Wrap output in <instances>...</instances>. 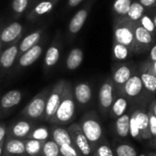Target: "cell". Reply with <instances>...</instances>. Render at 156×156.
<instances>
[{"instance_id": "cell-16", "label": "cell", "mask_w": 156, "mask_h": 156, "mask_svg": "<svg viewBox=\"0 0 156 156\" xmlns=\"http://www.w3.org/2000/svg\"><path fill=\"white\" fill-rule=\"evenodd\" d=\"M73 94L76 105L86 107L92 101L93 91L91 85L87 82H79L73 86Z\"/></svg>"}, {"instance_id": "cell-50", "label": "cell", "mask_w": 156, "mask_h": 156, "mask_svg": "<svg viewBox=\"0 0 156 156\" xmlns=\"http://www.w3.org/2000/svg\"><path fill=\"white\" fill-rule=\"evenodd\" d=\"M148 156H156V153H149Z\"/></svg>"}, {"instance_id": "cell-32", "label": "cell", "mask_w": 156, "mask_h": 156, "mask_svg": "<svg viewBox=\"0 0 156 156\" xmlns=\"http://www.w3.org/2000/svg\"><path fill=\"white\" fill-rule=\"evenodd\" d=\"M144 13L145 7L143 6L139 2H133L131 5V7L126 17L131 22H139V20L144 15Z\"/></svg>"}, {"instance_id": "cell-46", "label": "cell", "mask_w": 156, "mask_h": 156, "mask_svg": "<svg viewBox=\"0 0 156 156\" xmlns=\"http://www.w3.org/2000/svg\"><path fill=\"white\" fill-rule=\"evenodd\" d=\"M150 146L154 147V148H156V137L154 138V139H151L150 140V143H149Z\"/></svg>"}, {"instance_id": "cell-21", "label": "cell", "mask_w": 156, "mask_h": 156, "mask_svg": "<svg viewBox=\"0 0 156 156\" xmlns=\"http://www.w3.org/2000/svg\"><path fill=\"white\" fill-rule=\"evenodd\" d=\"M49 131L50 139L53 141L59 147L63 144H72V140L67 129L63 128L61 125L51 123Z\"/></svg>"}, {"instance_id": "cell-5", "label": "cell", "mask_w": 156, "mask_h": 156, "mask_svg": "<svg viewBox=\"0 0 156 156\" xmlns=\"http://www.w3.org/2000/svg\"><path fill=\"white\" fill-rule=\"evenodd\" d=\"M51 88V87H47L43 89L26 105V107L21 112V114L26 119L30 121H42Z\"/></svg>"}, {"instance_id": "cell-19", "label": "cell", "mask_w": 156, "mask_h": 156, "mask_svg": "<svg viewBox=\"0 0 156 156\" xmlns=\"http://www.w3.org/2000/svg\"><path fill=\"white\" fill-rule=\"evenodd\" d=\"M23 31V26L19 22H12L1 32V42L5 45H11L18 41Z\"/></svg>"}, {"instance_id": "cell-27", "label": "cell", "mask_w": 156, "mask_h": 156, "mask_svg": "<svg viewBox=\"0 0 156 156\" xmlns=\"http://www.w3.org/2000/svg\"><path fill=\"white\" fill-rule=\"evenodd\" d=\"M57 1L58 0H42V1H40L34 6V8L32 9V11L29 14V17L31 19H35L39 16H41L45 14L50 13L53 9Z\"/></svg>"}, {"instance_id": "cell-26", "label": "cell", "mask_w": 156, "mask_h": 156, "mask_svg": "<svg viewBox=\"0 0 156 156\" xmlns=\"http://www.w3.org/2000/svg\"><path fill=\"white\" fill-rule=\"evenodd\" d=\"M83 60H84L83 50L79 48H74L70 51L66 58L65 61L66 69L69 70H75L81 66Z\"/></svg>"}, {"instance_id": "cell-11", "label": "cell", "mask_w": 156, "mask_h": 156, "mask_svg": "<svg viewBox=\"0 0 156 156\" xmlns=\"http://www.w3.org/2000/svg\"><path fill=\"white\" fill-rule=\"evenodd\" d=\"M136 69L132 64L130 63H119L113 66L111 80L115 86L116 91H120L123 85L128 81V80L135 72Z\"/></svg>"}, {"instance_id": "cell-33", "label": "cell", "mask_w": 156, "mask_h": 156, "mask_svg": "<svg viewBox=\"0 0 156 156\" xmlns=\"http://www.w3.org/2000/svg\"><path fill=\"white\" fill-rule=\"evenodd\" d=\"M132 0H115L113 3V11L118 18L126 17L131 7Z\"/></svg>"}, {"instance_id": "cell-4", "label": "cell", "mask_w": 156, "mask_h": 156, "mask_svg": "<svg viewBox=\"0 0 156 156\" xmlns=\"http://www.w3.org/2000/svg\"><path fill=\"white\" fill-rule=\"evenodd\" d=\"M117 93L124 95L131 102V104H139V103L148 102L145 101V98H143V96H145V94H147V92L143 87V84L142 82L138 69L135 70V72L132 74V76L128 80V81L123 85V87L120 89V90L118 91Z\"/></svg>"}, {"instance_id": "cell-14", "label": "cell", "mask_w": 156, "mask_h": 156, "mask_svg": "<svg viewBox=\"0 0 156 156\" xmlns=\"http://www.w3.org/2000/svg\"><path fill=\"white\" fill-rule=\"evenodd\" d=\"M138 72L147 94L150 97L154 96L156 94V75L153 72L148 59L142 63L138 69Z\"/></svg>"}, {"instance_id": "cell-13", "label": "cell", "mask_w": 156, "mask_h": 156, "mask_svg": "<svg viewBox=\"0 0 156 156\" xmlns=\"http://www.w3.org/2000/svg\"><path fill=\"white\" fill-rule=\"evenodd\" d=\"M35 122L33 121L28 120V119H22L16 121L10 124L9 127H7L6 131V136L16 139H27L29 133L32 131V129L35 127Z\"/></svg>"}, {"instance_id": "cell-44", "label": "cell", "mask_w": 156, "mask_h": 156, "mask_svg": "<svg viewBox=\"0 0 156 156\" xmlns=\"http://www.w3.org/2000/svg\"><path fill=\"white\" fill-rule=\"evenodd\" d=\"M150 109L152 110L154 115L156 117V98L154 99V100H152V101L150 103Z\"/></svg>"}, {"instance_id": "cell-35", "label": "cell", "mask_w": 156, "mask_h": 156, "mask_svg": "<svg viewBox=\"0 0 156 156\" xmlns=\"http://www.w3.org/2000/svg\"><path fill=\"white\" fill-rule=\"evenodd\" d=\"M92 156H115V154L113 148L110 146L108 142L106 139H104L94 149Z\"/></svg>"}, {"instance_id": "cell-39", "label": "cell", "mask_w": 156, "mask_h": 156, "mask_svg": "<svg viewBox=\"0 0 156 156\" xmlns=\"http://www.w3.org/2000/svg\"><path fill=\"white\" fill-rule=\"evenodd\" d=\"M60 153L62 156H82L73 144H63L60 146Z\"/></svg>"}, {"instance_id": "cell-36", "label": "cell", "mask_w": 156, "mask_h": 156, "mask_svg": "<svg viewBox=\"0 0 156 156\" xmlns=\"http://www.w3.org/2000/svg\"><path fill=\"white\" fill-rule=\"evenodd\" d=\"M139 24L144 27L147 31H149L152 35H155L156 34V28L154 27V21H153V18L148 16V15H143L141 19L139 20Z\"/></svg>"}, {"instance_id": "cell-1", "label": "cell", "mask_w": 156, "mask_h": 156, "mask_svg": "<svg viewBox=\"0 0 156 156\" xmlns=\"http://www.w3.org/2000/svg\"><path fill=\"white\" fill-rule=\"evenodd\" d=\"M150 103L144 102L131 106L130 136L137 141L151 140L148 119V109Z\"/></svg>"}, {"instance_id": "cell-47", "label": "cell", "mask_w": 156, "mask_h": 156, "mask_svg": "<svg viewBox=\"0 0 156 156\" xmlns=\"http://www.w3.org/2000/svg\"><path fill=\"white\" fill-rule=\"evenodd\" d=\"M5 141V140H4ZM4 141L2 143H0V156L3 154V147H4Z\"/></svg>"}, {"instance_id": "cell-23", "label": "cell", "mask_w": 156, "mask_h": 156, "mask_svg": "<svg viewBox=\"0 0 156 156\" xmlns=\"http://www.w3.org/2000/svg\"><path fill=\"white\" fill-rule=\"evenodd\" d=\"M130 117H131V108L129 111L117 118L115 121V133L119 138L124 139L130 136Z\"/></svg>"}, {"instance_id": "cell-51", "label": "cell", "mask_w": 156, "mask_h": 156, "mask_svg": "<svg viewBox=\"0 0 156 156\" xmlns=\"http://www.w3.org/2000/svg\"><path fill=\"white\" fill-rule=\"evenodd\" d=\"M139 156H148V154H141Z\"/></svg>"}, {"instance_id": "cell-48", "label": "cell", "mask_w": 156, "mask_h": 156, "mask_svg": "<svg viewBox=\"0 0 156 156\" xmlns=\"http://www.w3.org/2000/svg\"><path fill=\"white\" fill-rule=\"evenodd\" d=\"M153 21H154V27H155L156 28V15L154 16V18H153Z\"/></svg>"}, {"instance_id": "cell-52", "label": "cell", "mask_w": 156, "mask_h": 156, "mask_svg": "<svg viewBox=\"0 0 156 156\" xmlns=\"http://www.w3.org/2000/svg\"><path fill=\"white\" fill-rule=\"evenodd\" d=\"M25 156H28V155H25Z\"/></svg>"}, {"instance_id": "cell-3", "label": "cell", "mask_w": 156, "mask_h": 156, "mask_svg": "<svg viewBox=\"0 0 156 156\" xmlns=\"http://www.w3.org/2000/svg\"><path fill=\"white\" fill-rule=\"evenodd\" d=\"M77 123L94 151L97 145L105 139L102 124L97 112L94 111L86 112L82 116Z\"/></svg>"}, {"instance_id": "cell-37", "label": "cell", "mask_w": 156, "mask_h": 156, "mask_svg": "<svg viewBox=\"0 0 156 156\" xmlns=\"http://www.w3.org/2000/svg\"><path fill=\"white\" fill-rule=\"evenodd\" d=\"M29 0H13L12 1V10L15 14H22L25 12L29 5Z\"/></svg>"}, {"instance_id": "cell-53", "label": "cell", "mask_w": 156, "mask_h": 156, "mask_svg": "<svg viewBox=\"0 0 156 156\" xmlns=\"http://www.w3.org/2000/svg\"><path fill=\"white\" fill-rule=\"evenodd\" d=\"M0 79H1V78H0Z\"/></svg>"}, {"instance_id": "cell-40", "label": "cell", "mask_w": 156, "mask_h": 156, "mask_svg": "<svg viewBox=\"0 0 156 156\" xmlns=\"http://www.w3.org/2000/svg\"><path fill=\"white\" fill-rule=\"evenodd\" d=\"M7 127L5 123H0V143H2L6 136Z\"/></svg>"}, {"instance_id": "cell-43", "label": "cell", "mask_w": 156, "mask_h": 156, "mask_svg": "<svg viewBox=\"0 0 156 156\" xmlns=\"http://www.w3.org/2000/svg\"><path fill=\"white\" fill-rule=\"evenodd\" d=\"M83 1L84 0H68V5L70 7H75Z\"/></svg>"}, {"instance_id": "cell-24", "label": "cell", "mask_w": 156, "mask_h": 156, "mask_svg": "<svg viewBox=\"0 0 156 156\" xmlns=\"http://www.w3.org/2000/svg\"><path fill=\"white\" fill-rule=\"evenodd\" d=\"M42 36V30H36L26 36L18 44V57L24 52L40 43V40Z\"/></svg>"}, {"instance_id": "cell-9", "label": "cell", "mask_w": 156, "mask_h": 156, "mask_svg": "<svg viewBox=\"0 0 156 156\" xmlns=\"http://www.w3.org/2000/svg\"><path fill=\"white\" fill-rule=\"evenodd\" d=\"M67 131L70 134L73 146L82 154V156L93 155V148L77 122L69 125L67 127Z\"/></svg>"}, {"instance_id": "cell-49", "label": "cell", "mask_w": 156, "mask_h": 156, "mask_svg": "<svg viewBox=\"0 0 156 156\" xmlns=\"http://www.w3.org/2000/svg\"><path fill=\"white\" fill-rule=\"evenodd\" d=\"M2 52V45H1V32H0V54Z\"/></svg>"}, {"instance_id": "cell-25", "label": "cell", "mask_w": 156, "mask_h": 156, "mask_svg": "<svg viewBox=\"0 0 156 156\" xmlns=\"http://www.w3.org/2000/svg\"><path fill=\"white\" fill-rule=\"evenodd\" d=\"M60 56H61L60 44L54 42L47 49V52L44 58V69L46 70L52 69L58 63Z\"/></svg>"}, {"instance_id": "cell-38", "label": "cell", "mask_w": 156, "mask_h": 156, "mask_svg": "<svg viewBox=\"0 0 156 156\" xmlns=\"http://www.w3.org/2000/svg\"><path fill=\"white\" fill-rule=\"evenodd\" d=\"M148 119H149V133L151 139H154L156 137V117L154 115L152 110L148 109ZM150 141V140H149Z\"/></svg>"}, {"instance_id": "cell-17", "label": "cell", "mask_w": 156, "mask_h": 156, "mask_svg": "<svg viewBox=\"0 0 156 156\" xmlns=\"http://www.w3.org/2000/svg\"><path fill=\"white\" fill-rule=\"evenodd\" d=\"M43 43L37 44L26 52H24L22 55H20L17 58V69H22L25 68H28L31 66L33 63H35L39 58L40 57L42 50H43Z\"/></svg>"}, {"instance_id": "cell-41", "label": "cell", "mask_w": 156, "mask_h": 156, "mask_svg": "<svg viewBox=\"0 0 156 156\" xmlns=\"http://www.w3.org/2000/svg\"><path fill=\"white\" fill-rule=\"evenodd\" d=\"M139 3L144 7H153L156 5V0H139Z\"/></svg>"}, {"instance_id": "cell-15", "label": "cell", "mask_w": 156, "mask_h": 156, "mask_svg": "<svg viewBox=\"0 0 156 156\" xmlns=\"http://www.w3.org/2000/svg\"><path fill=\"white\" fill-rule=\"evenodd\" d=\"M18 44L19 40L9 45L0 54V78L6 74L15 64L18 58Z\"/></svg>"}, {"instance_id": "cell-34", "label": "cell", "mask_w": 156, "mask_h": 156, "mask_svg": "<svg viewBox=\"0 0 156 156\" xmlns=\"http://www.w3.org/2000/svg\"><path fill=\"white\" fill-rule=\"evenodd\" d=\"M40 156H62L60 147L51 139L44 142Z\"/></svg>"}, {"instance_id": "cell-10", "label": "cell", "mask_w": 156, "mask_h": 156, "mask_svg": "<svg viewBox=\"0 0 156 156\" xmlns=\"http://www.w3.org/2000/svg\"><path fill=\"white\" fill-rule=\"evenodd\" d=\"M134 35V54H140L151 48L154 42V36L143 27L139 22H133Z\"/></svg>"}, {"instance_id": "cell-28", "label": "cell", "mask_w": 156, "mask_h": 156, "mask_svg": "<svg viewBox=\"0 0 156 156\" xmlns=\"http://www.w3.org/2000/svg\"><path fill=\"white\" fill-rule=\"evenodd\" d=\"M132 55H133V52L128 47L113 41V45H112V57H113L114 60L119 61V62H122V61L127 60Z\"/></svg>"}, {"instance_id": "cell-6", "label": "cell", "mask_w": 156, "mask_h": 156, "mask_svg": "<svg viewBox=\"0 0 156 156\" xmlns=\"http://www.w3.org/2000/svg\"><path fill=\"white\" fill-rule=\"evenodd\" d=\"M114 42L128 47L134 54V35L133 22L127 17L117 18L114 23Z\"/></svg>"}, {"instance_id": "cell-8", "label": "cell", "mask_w": 156, "mask_h": 156, "mask_svg": "<svg viewBox=\"0 0 156 156\" xmlns=\"http://www.w3.org/2000/svg\"><path fill=\"white\" fill-rule=\"evenodd\" d=\"M66 81L67 80H60L51 88V90H50V93H49V96L47 99L45 113L42 118V121L49 122L51 121V119L52 118V116L54 115V113L61 102Z\"/></svg>"}, {"instance_id": "cell-31", "label": "cell", "mask_w": 156, "mask_h": 156, "mask_svg": "<svg viewBox=\"0 0 156 156\" xmlns=\"http://www.w3.org/2000/svg\"><path fill=\"white\" fill-rule=\"evenodd\" d=\"M44 142L25 139V152L28 156H40Z\"/></svg>"}, {"instance_id": "cell-29", "label": "cell", "mask_w": 156, "mask_h": 156, "mask_svg": "<svg viewBox=\"0 0 156 156\" xmlns=\"http://www.w3.org/2000/svg\"><path fill=\"white\" fill-rule=\"evenodd\" d=\"M27 139H31L40 142L48 141L50 139L49 127H46L45 125H35V127L28 135Z\"/></svg>"}, {"instance_id": "cell-2", "label": "cell", "mask_w": 156, "mask_h": 156, "mask_svg": "<svg viewBox=\"0 0 156 156\" xmlns=\"http://www.w3.org/2000/svg\"><path fill=\"white\" fill-rule=\"evenodd\" d=\"M75 111L76 102L73 94V85L70 81H66L61 102L49 122L58 125H67L74 121Z\"/></svg>"}, {"instance_id": "cell-22", "label": "cell", "mask_w": 156, "mask_h": 156, "mask_svg": "<svg viewBox=\"0 0 156 156\" xmlns=\"http://www.w3.org/2000/svg\"><path fill=\"white\" fill-rule=\"evenodd\" d=\"M89 9H90V5H86L84 8H81L80 10H78L76 12V14L72 17L70 23H69V32L71 35H75L77 34L83 27L84 24L86 23L88 14H89Z\"/></svg>"}, {"instance_id": "cell-20", "label": "cell", "mask_w": 156, "mask_h": 156, "mask_svg": "<svg viewBox=\"0 0 156 156\" xmlns=\"http://www.w3.org/2000/svg\"><path fill=\"white\" fill-rule=\"evenodd\" d=\"M131 102L122 94L117 93L116 98L112 103V106L109 111V116L113 120H116L117 118L120 117L124 113H126L129 109L131 108Z\"/></svg>"}, {"instance_id": "cell-30", "label": "cell", "mask_w": 156, "mask_h": 156, "mask_svg": "<svg viewBox=\"0 0 156 156\" xmlns=\"http://www.w3.org/2000/svg\"><path fill=\"white\" fill-rule=\"evenodd\" d=\"M113 151L115 156H138L136 149L127 143H116Z\"/></svg>"}, {"instance_id": "cell-42", "label": "cell", "mask_w": 156, "mask_h": 156, "mask_svg": "<svg viewBox=\"0 0 156 156\" xmlns=\"http://www.w3.org/2000/svg\"><path fill=\"white\" fill-rule=\"evenodd\" d=\"M148 60L150 62L156 61V44L154 45L153 47H151V48H150V53H149V58H148Z\"/></svg>"}, {"instance_id": "cell-18", "label": "cell", "mask_w": 156, "mask_h": 156, "mask_svg": "<svg viewBox=\"0 0 156 156\" xmlns=\"http://www.w3.org/2000/svg\"><path fill=\"white\" fill-rule=\"evenodd\" d=\"M25 140L6 136L2 156H25Z\"/></svg>"}, {"instance_id": "cell-12", "label": "cell", "mask_w": 156, "mask_h": 156, "mask_svg": "<svg viewBox=\"0 0 156 156\" xmlns=\"http://www.w3.org/2000/svg\"><path fill=\"white\" fill-rule=\"evenodd\" d=\"M23 94L19 90H11L0 98V118H5L18 106L22 101Z\"/></svg>"}, {"instance_id": "cell-7", "label": "cell", "mask_w": 156, "mask_h": 156, "mask_svg": "<svg viewBox=\"0 0 156 156\" xmlns=\"http://www.w3.org/2000/svg\"><path fill=\"white\" fill-rule=\"evenodd\" d=\"M117 91L111 78H108L101 84L98 91V107L104 117L109 115V111L116 98Z\"/></svg>"}, {"instance_id": "cell-45", "label": "cell", "mask_w": 156, "mask_h": 156, "mask_svg": "<svg viewBox=\"0 0 156 156\" xmlns=\"http://www.w3.org/2000/svg\"><path fill=\"white\" fill-rule=\"evenodd\" d=\"M151 64V69L153 70V72L156 75V61H154V62H150Z\"/></svg>"}]
</instances>
